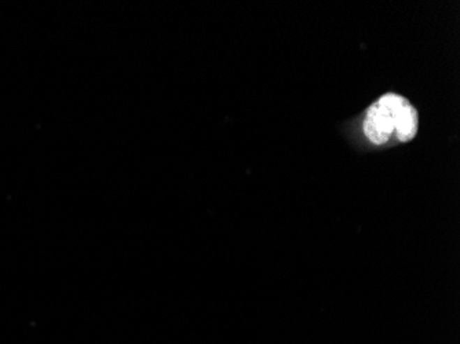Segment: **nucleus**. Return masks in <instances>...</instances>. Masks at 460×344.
Here are the masks:
<instances>
[{
  "instance_id": "f257e3e1",
  "label": "nucleus",
  "mask_w": 460,
  "mask_h": 344,
  "mask_svg": "<svg viewBox=\"0 0 460 344\" xmlns=\"http://www.w3.org/2000/svg\"><path fill=\"white\" fill-rule=\"evenodd\" d=\"M417 112L408 99L387 93L375 100L365 113L364 134L373 145H385L394 135L400 142H409L417 134Z\"/></svg>"
}]
</instances>
